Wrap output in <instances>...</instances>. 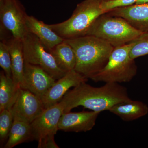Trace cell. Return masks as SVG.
I'll return each instance as SVG.
<instances>
[{
    "mask_svg": "<svg viewBox=\"0 0 148 148\" xmlns=\"http://www.w3.org/2000/svg\"><path fill=\"white\" fill-rule=\"evenodd\" d=\"M131 100L127 88L119 83H106L96 87L84 82L69 90L60 102L64 106V113L80 106L101 113L109 111L117 104Z\"/></svg>",
    "mask_w": 148,
    "mask_h": 148,
    "instance_id": "1",
    "label": "cell"
},
{
    "mask_svg": "<svg viewBox=\"0 0 148 148\" xmlns=\"http://www.w3.org/2000/svg\"><path fill=\"white\" fill-rule=\"evenodd\" d=\"M73 49L77 63L74 70L91 78L108 63L114 47L106 41L91 36L64 40Z\"/></svg>",
    "mask_w": 148,
    "mask_h": 148,
    "instance_id": "2",
    "label": "cell"
},
{
    "mask_svg": "<svg viewBox=\"0 0 148 148\" xmlns=\"http://www.w3.org/2000/svg\"><path fill=\"white\" fill-rule=\"evenodd\" d=\"M102 0H84L77 5L70 18L49 26L64 40L86 36L91 26L105 14L101 8Z\"/></svg>",
    "mask_w": 148,
    "mask_h": 148,
    "instance_id": "3",
    "label": "cell"
},
{
    "mask_svg": "<svg viewBox=\"0 0 148 148\" xmlns=\"http://www.w3.org/2000/svg\"><path fill=\"white\" fill-rule=\"evenodd\" d=\"M143 33L124 18L106 13L96 19L86 36L97 37L115 48L129 43Z\"/></svg>",
    "mask_w": 148,
    "mask_h": 148,
    "instance_id": "4",
    "label": "cell"
},
{
    "mask_svg": "<svg viewBox=\"0 0 148 148\" xmlns=\"http://www.w3.org/2000/svg\"><path fill=\"white\" fill-rule=\"evenodd\" d=\"M132 45L130 42L115 47L106 66L90 79L95 82L119 84L131 81L138 72L135 60L130 56Z\"/></svg>",
    "mask_w": 148,
    "mask_h": 148,
    "instance_id": "5",
    "label": "cell"
},
{
    "mask_svg": "<svg viewBox=\"0 0 148 148\" xmlns=\"http://www.w3.org/2000/svg\"><path fill=\"white\" fill-rule=\"evenodd\" d=\"M22 42L24 61L40 66L56 80L66 75L67 73L58 67L53 56L35 35L27 32Z\"/></svg>",
    "mask_w": 148,
    "mask_h": 148,
    "instance_id": "6",
    "label": "cell"
},
{
    "mask_svg": "<svg viewBox=\"0 0 148 148\" xmlns=\"http://www.w3.org/2000/svg\"><path fill=\"white\" fill-rule=\"evenodd\" d=\"M27 14L18 0H0L1 40L14 38L22 40L27 34L26 19Z\"/></svg>",
    "mask_w": 148,
    "mask_h": 148,
    "instance_id": "7",
    "label": "cell"
},
{
    "mask_svg": "<svg viewBox=\"0 0 148 148\" xmlns=\"http://www.w3.org/2000/svg\"><path fill=\"white\" fill-rule=\"evenodd\" d=\"M45 109L40 98L29 90L20 88L16 101L10 110L14 120L31 123Z\"/></svg>",
    "mask_w": 148,
    "mask_h": 148,
    "instance_id": "8",
    "label": "cell"
},
{
    "mask_svg": "<svg viewBox=\"0 0 148 148\" xmlns=\"http://www.w3.org/2000/svg\"><path fill=\"white\" fill-rule=\"evenodd\" d=\"M64 111V106L60 102L45 109L31 123L33 139L38 142L49 135H55Z\"/></svg>",
    "mask_w": 148,
    "mask_h": 148,
    "instance_id": "9",
    "label": "cell"
},
{
    "mask_svg": "<svg viewBox=\"0 0 148 148\" xmlns=\"http://www.w3.org/2000/svg\"><path fill=\"white\" fill-rule=\"evenodd\" d=\"M56 81V80L40 66L24 61L21 88L29 90L41 99Z\"/></svg>",
    "mask_w": 148,
    "mask_h": 148,
    "instance_id": "10",
    "label": "cell"
},
{
    "mask_svg": "<svg viewBox=\"0 0 148 148\" xmlns=\"http://www.w3.org/2000/svg\"><path fill=\"white\" fill-rule=\"evenodd\" d=\"M87 80L75 70L67 72L64 76L56 81L41 99L45 109L59 103L70 88L86 82Z\"/></svg>",
    "mask_w": 148,
    "mask_h": 148,
    "instance_id": "11",
    "label": "cell"
},
{
    "mask_svg": "<svg viewBox=\"0 0 148 148\" xmlns=\"http://www.w3.org/2000/svg\"><path fill=\"white\" fill-rule=\"evenodd\" d=\"M100 114L93 111L64 113L58 122V130L75 132L90 131L95 126Z\"/></svg>",
    "mask_w": 148,
    "mask_h": 148,
    "instance_id": "12",
    "label": "cell"
},
{
    "mask_svg": "<svg viewBox=\"0 0 148 148\" xmlns=\"http://www.w3.org/2000/svg\"><path fill=\"white\" fill-rule=\"evenodd\" d=\"M108 13L124 18L134 28L143 33L148 32V3L115 9Z\"/></svg>",
    "mask_w": 148,
    "mask_h": 148,
    "instance_id": "13",
    "label": "cell"
},
{
    "mask_svg": "<svg viewBox=\"0 0 148 148\" xmlns=\"http://www.w3.org/2000/svg\"><path fill=\"white\" fill-rule=\"evenodd\" d=\"M27 32L32 33L38 38L48 51L52 49L64 39L43 21L35 17L27 15L26 19Z\"/></svg>",
    "mask_w": 148,
    "mask_h": 148,
    "instance_id": "14",
    "label": "cell"
},
{
    "mask_svg": "<svg viewBox=\"0 0 148 148\" xmlns=\"http://www.w3.org/2000/svg\"><path fill=\"white\" fill-rule=\"evenodd\" d=\"M4 42L7 44L10 52L12 78L21 88L23 83L24 65L22 40L12 37Z\"/></svg>",
    "mask_w": 148,
    "mask_h": 148,
    "instance_id": "15",
    "label": "cell"
},
{
    "mask_svg": "<svg viewBox=\"0 0 148 148\" xmlns=\"http://www.w3.org/2000/svg\"><path fill=\"white\" fill-rule=\"evenodd\" d=\"M109 111L119 117L123 121H131L147 114L148 106L141 101L132 100L117 104Z\"/></svg>",
    "mask_w": 148,
    "mask_h": 148,
    "instance_id": "16",
    "label": "cell"
},
{
    "mask_svg": "<svg viewBox=\"0 0 148 148\" xmlns=\"http://www.w3.org/2000/svg\"><path fill=\"white\" fill-rule=\"evenodd\" d=\"M20 87L12 77L7 76L3 71L0 73V112L10 110L16 101Z\"/></svg>",
    "mask_w": 148,
    "mask_h": 148,
    "instance_id": "17",
    "label": "cell"
},
{
    "mask_svg": "<svg viewBox=\"0 0 148 148\" xmlns=\"http://www.w3.org/2000/svg\"><path fill=\"white\" fill-rule=\"evenodd\" d=\"M49 51L53 56L61 70L67 73L75 69L76 56L73 49L69 43L64 40Z\"/></svg>",
    "mask_w": 148,
    "mask_h": 148,
    "instance_id": "18",
    "label": "cell"
},
{
    "mask_svg": "<svg viewBox=\"0 0 148 148\" xmlns=\"http://www.w3.org/2000/svg\"><path fill=\"white\" fill-rule=\"evenodd\" d=\"M33 139L31 123L19 120H14L5 148L14 147Z\"/></svg>",
    "mask_w": 148,
    "mask_h": 148,
    "instance_id": "19",
    "label": "cell"
},
{
    "mask_svg": "<svg viewBox=\"0 0 148 148\" xmlns=\"http://www.w3.org/2000/svg\"><path fill=\"white\" fill-rule=\"evenodd\" d=\"M132 46L130 51V56L135 59L148 54V32H144L131 42Z\"/></svg>",
    "mask_w": 148,
    "mask_h": 148,
    "instance_id": "20",
    "label": "cell"
},
{
    "mask_svg": "<svg viewBox=\"0 0 148 148\" xmlns=\"http://www.w3.org/2000/svg\"><path fill=\"white\" fill-rule=\"evenodd\" d=\"M13 116L10 110L5 109L0 112V140L3 143L8 140L12 127Z\"/></svg>",
    "mask_w": 148,
    "mask_h": 148,
    "instance_id": "21",
    "label": "cell"
},
{
    "mask_svg": "<svg viewBox=\"0 0 148 148\" xmlns=\"http://www.w3.org/2000/svg\"><path fill=\"white\" fill-rule=\"evenodd\" d=\"M0 66L7 76L12 77L10 52L7 44L2 41L0 42Z\"/></svg>",
    "mask_w": 148,
    "mask_h": 148,
    "instance_id": "22",
    "label": "cell"
},
{
    "mask_svg": "<svg viewBox=\"0 0 148 148\" xmlns=\"http://www.w3.org/2000/svg\"><path fill=\"white\" fill-rule=\"evenodd\" d=\"M137 0H102L101 8L106 13L115 9L125 7L135 4Z\"/></svg>",
    "mask_w": 148,
    "mask_h": 148,
    "instance_id": "23",
    "label": "cell"
},
{
    "mask_svg": "<svg viewBox=\"0 0 148 148\" xmlns=\"http://www.w3.org/2000/svg\"><path fill=\"white\" fill-rule=\"evenodd\" d=\"M54 135H49L38 141V148H59L54 140Z\"/></svg>",
    "mask_w": 148,
    "mask_h": 148,
    "instance_id": "24",
    "label": "cell"
},
{
    "mask_svg": "<svg viewBox=\"0 0 148 148\" xmlns=\"http://www.w3.org/2000/svg\"><path fill=\"white\" fill-rule=\"evenodd\" d=\"M148 3V0H137L136 4H142Z\"/></svg>",
    "mask_w": 148,
    "mask_h": 148,
    "instance_id": "25",
    "label": "cell"
}]
</instances>
